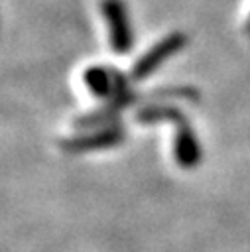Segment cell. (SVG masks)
<instances>
[{"mask_svg":"<svg viewBox=\"0 0 250 252\" xmlns=\"http://www.w3.org/2000/svg\"><path fill=\"white\" fill-rule=\"evenodd\" d=\"M104 22L108 26L110 45L114 53H128L132 47V28L122 0H102L100 4Z\"/></svg>","mask_w":250,"mask_h":252,"instance_id":"6da1fadb","label":"cell"},{"mask_svg":"<svg viewBox=\"0 0 250 252\" xmlns=\"http://www.w3.org/2000/svg\"><path fill=\"white\" fill-rule=\"evenodd\" d=\"M185 41H187V37L183 33H179V32L169 33L167 37H163L159 43H156L148 53H144L136 61V65L132 69V79L140 81V79H146L148 75H152L165 59H169L171 55H175L185 45Z\"/></svg>","mask_w":250,"mask_h":252,"instance_id":"7a4b0ae2","label":"cell"},{"mask_svg":"<svg viewBox=\"0 0 250 252\" xmlns=\"http://www.w3.org/2000/svg\"><path fill=\"white\" fill-rule=\"evenodd\" d=\"M122 130L118 126H108L98 130L96 134L91 136H79L73 140L63 142V148L67 152H89V150H100V148H108V146H116L122 140Z\"/></svg>","mask_w":250,"mask_h":252,"instance_id":"3957f363","label":"cell"},{"mask_svg":"<svg viewBox=\"0 0 250 252\" xmlns=\"http://www.w3.org/2000/svg\"><path fill=\"white\" fill-rule=\"evenodd\" d=\"M175 159L181 167H195L201 159V148L197 144V138L185 122H181L175 136Z\"/></svg>","mask_w":250,"mask_h":252,"instance_id":"277c9868","label":"cell"},{"mask_svg":"<svg viewBox=\"0 0 250 252\" xmlns=\"http://www.w3.org/2000/svg\"><path fill=\"white\" fill-rule=\"evenodd\" d=\"M246 28H250V14H248V20H246Z\"/></svg>","mask_w":250,"mask_h":252,"instance_id":"5b68a950","label":"cell"}]
</instances>
